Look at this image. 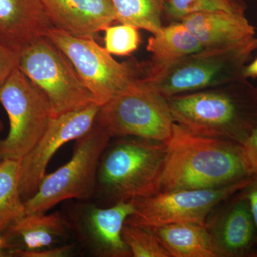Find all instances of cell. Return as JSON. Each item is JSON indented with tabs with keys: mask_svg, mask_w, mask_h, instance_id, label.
I'll use <instances>...</instances> for the list:
<instances>
[{
	"mask_svg": "<svg viewBox=\"0 0 257 257\" xmlns=\"http://www.w3.org/2000/svg\"><path fill=\"white\" fill-rule=\"evenodd\" d=\"M100 107L93 103L84 109L65 113L51 120L41 140L20 161L19 190L24 202L37 192L46 175L49 162L56 152L93 127Z\"/></svg>",
	"mask_w": 257,
	"mask_h": 257,
	"instance_id": "8fae6325",
	"label": "cell"
},
{
	"mask_svg": "<svg viewBox=\"0 0 257 257\" xmlns=\"http://www.w3.org/2000/svg\"><path fill=\"white\" fill-rule=\"evenodd\" d=\"M167 99L174 122L194 135L242 145L257 125V86L246 79Z\"/></svg>",
	"mask_w": 257,
	"mask_h": 257,
	"instance_id": "7a4b0ae2",
	"label": "cell"
},
{
	"mask_svg": "<svg viewBox=\"0 0 257 257\" xmlns=\"http://www.w3.org/2000/svg\"><path fill=\"white\" fill-rule=\"evenodd\" d=\"M251 256L257 257V249H255L254 251H253V253L251 254Z\"/></svg>",
	"mask_w": 257,
	"mask_h": 257,
	"instance_id": "1f68e13d",
	"label": "cell"
},
{
	"mask_svg": "<svg viewBox=\"0 0 257 257\" xmlns=\"http://www.w3.org/2000/svg\"><path fill=\"white\" fill-rule=\"evenodd\" d=\"M134 211L133 200L109 207L82 204L76 208L69 222L79 241L94 256L131 257L121 232L126 219Z\"/></svg>",
	"mask_w": 257,
	"mask_h": 257,
	"instance_id": "7c38bea8",
	"label": "cell"
},
{
	"mask_svg": "<svg viewBox=\"0 0 257 257\" xmlns=\"http://www.w3.org/2000/svg\"><path fill=\"white\" fill-rule=\"evenodd\" d=\"M202 49L230 46L256 36V29L246 15L224 10L192 13L180 20Z\"/></svg>",
	"mask_w": 257,
	"mask_h": 257,
	"instance_id": "2e32d148",
	"label": "cell"
},
{
	"mask_svg": "<svg viewBox=\"0 0 257 257\" xmlns=\"http://www.w3.org/2000/svg\"><path fill=\"white\" fill-rule=\"evenodd\" d=\"M206 226L221 257L251 256L256 248V225L249 202L241 190Z\"/></svg>",
	"mask_w": 257,
	"mask_h": 257,
	"instance_id": "4fadbf2b",
	"label": "cell"
},
{
	"mask_svg": "<svg viewBox=\"0 0 257 257\" xmlns=\"http://www.w3.org/2000/svg\"><path fill=\"white\" fill-rule=\"evenodd\" d=\"M243 77L246 79L257 78V57L252 62L245 66L243 70Z\"/></svg>",
	"mask_w": 257,
	"mask_h": 257,
	"instance_id": "f1b7e54d",
	"label": "cell"
},
{
	"mask_svg": "<svg viewBox=\"0 0 257 257\" xmlns=\"http://www.w3.org/2000/svg\"><path fill=\"white\" fill-rule=\"evenodd\" d=\"M52 25L80 38L95 39L116 22L111 0H42Z\"/></svg>",
	"mask_w": 257,
	"mask_h": 257,
	"instance_id": "5bb4252c",
	"label": "cell"
},
{
	"mask_svg": "<svg viewBox=\"0 0 257 257\" xmlns=\"http://www.w3.org/2000/svg\"><path fill=\"white\" fill-rule=\"evenodd\" d=\"M45 37L67 56L100 106L145 75V66L134 61L118 62L95 39L72 36L54 26L47 30Z\"/></svg>",
	"mask_w": 257,
	"mask_h": 257,
	"instance_id": "5b68a950",
	"label": "cell"
},
{
	"mask_svg": "<svg viewBox=\"0 0 257 257\" xmlns=\"http://www.w3.org/2000/svg\"><path fill=\"white\" fill-rule=\"evenodd\" d=\"M241 145L243 158L250 175H257V125Z\"/></svg>",
	"mask_w": 257,
	"mask_h": 257,
	"instance_id": "4316f807",
	"label": "cell"
},
{
	"mask_svg": "<svg viewBox=\"0 0 257 257\" xmlns=\"http://www.w3.org/2000/svg\"><path fill=\"white\" fill-rule=\"evenodd\" d=\"M111 137L95 122L85 135L75 140L68 162L45 175L37 192L25 201V214L47 212L69 199L88 200L95 195L98 167Z\"/></svg>",
	"mask_w": 257,
	"mask_h": 257,
	"instance_id": "277c9868",
	"label": "cell"
},
{
	"mask_svg": "<svg viewBox=\"0 0 257 257\" xmlns=\"http://www.w3.org/2000/svg\"><path fill=\"white\" fill-rule=\"evenodd\" d=\"M74 250L73 244H64L36 251H27L15 248L9 250L7 253L8 256L17 257H65L72 254Z\"/></svg>",
	"mask_w": 257,
	"mask_h": 257,
	"instance_id": "d4e9b609",
	"label": "cell"
},
{
	"mask_svg": "<svg viewBox=\"0 0 257 257\" xmlns=\"http://www.w3.org/2000/svg\"><path fill=\"white\" fill-rule=\"evenodd\" d=\"M5 243L4 241H3V237L2 236H0V256H6L7 252L5 251ZM6 251V250H5Z\"/></svg>",
	"mask_w": 257,
	"mask_h": 257,
	"instance_id": "f546056e",
	"label": "cell"
},
{
	"mask_svg": "<svg viewBox=\"0 0 257 257\" xmlns=\"http://www.w3.org/2000/svg\"><path fill=\"white\" fill-rule=\"evenodd\" d=\"M115 138L101 155L98 167L94 197L103 207L161 192L167 144L138 137Z\"/></svg>",
	"mask_w": 257,
	"mask_h": 257,
	"instance_id": "3957f363",
	"label": "cell"
},
{
	"mask_svg": "<svg viewBox=\"0 0 257 257\" xmlns=\"http://www.w3.org/2000/svg\"><path fill=\"white\" fill-rule=\"evenodd\" d=\"M241 192L247 197L252 213L257 234V175L252 176L249 183L241 189ZM257 249V247L255 248Z\"/></svg>",
	"mask_w": 257,
	"mask_h": 257,
	"instance_id": "83f0119b",
	"label": "cell"
},
{
	"mask_svg": "<svg viewBox=\"0 0 257 257\" xmlns=\"http://www.w3.org/2000/svg\"><path fill=\"white\" fill-rule=\"evenodd\" d=\"M71 230L69 221L58 211L34 213L13 223L2 237L7 252L15 248L36 251L55 246L68 237Z\"/></svg>",
	"mask_w": 257,
	"mask_h": 257,
	"instance_id": "e0dca14e",
	"label": "cell"
},
{
	"mask_svg": "<svg viewBox=\"0 0 257 257\" xmlns=\"http://www.w3.org/2000/svg\"><path fill=\"white\" fill-rule=\"evenodd\" d=\"M256 50V36L230 46L202 49L150 83L166 98L218 87L243 78V68Z\"/></svg>",
	"mask_w": 257,
	"mask_h": 257,
	"instance_id": "ba28073f",
	"label": "cell"
},
{
	"mask_svg": "<svg viewBox=\"0 0 257 257\" xmlns=\"http://www.w3.org/2000/svg\"><path fill=\"white\" fill-rule=\"evenodd\" d=\"M3 127H4V126H3V121L0 120V134H1L2 131H3ZM2 161H3V160H2L1 157H0V163H1Z\"/></svg>",
	"mask_w": 257,
	"mask_h": 257,
	"instance_id": "4dcf8cb0",
	"label": "cell"
},
{
	"mask_svg": "<svg viewBox=\"0 0 257 257\" xmlns=\"http://www.w3.org/2000/svg\"><path fill=\"white\" fill-rule=\"evenodd\" d=\"M20 161L0 163V236L13 223L25 215V202L19 190Z\"/></svg>",
	"mask_w": 257,
	"mask_h": 257,
	"instance_id": "ffe728a7",
	"label": "cell"
},
{
	"mask_svg": "<svg viewBox=\"0 0 257 257\" xmlns=\"http://www.w3.org/2000/svg\"><path fill=\"white\" fill-rule=\"evenodd\" d=\"M96 123L112 138L138 137L165 143L175 124L167 98L144 77L101 106Z\"/></svg>",
	"mask_w": 257,
	"mask_h": 257,
	"instance_id": "8992f818",
	"label": "cell"
},
{
	"mask_svg": "<svg viewBox=\"0 0 257 257\" xmlns=\"http://www.w3.org/2000/svg\"><path fill=\"white\" fill-rule=\"evenodd\" d=\"M116 22L143 29L152 35L162 28V17L170 0H111Z\"/></svg>",
	"mask_w": 257,
	"mask_h": 257,
	"instance_id": "44dd1931",
	"label": "cell"
},
{
	"mask_svg": "<svg viewBox=\"0 0 257 257\" xmlns=\"http://www.w3.org/2000/svg\"><path fill=\"white\" fill-rule=\"evenodd\" d=\"M201 50L199 42L182 22L162 27L147 41L150 60L145 65L144 79L155 82L181 60Z\"/></svg>",
	"mask_w": 257,
	"mask_h": 257,
	"instance_id": "ac0fdd59",
	"label": "cell"
},
{
	"mask_svg": "<svg viewBox=\"0 0 257 257\" xmlns=\"http://www.w3.org/2000/svg\"><path fill=\"white\" fill-rule=\"evenodd\" d=\"M121 236L133 257H170L152 228L125 222Z\"/></svg>",
	"mask_w": 257,
	"mask_h": 257,
	"instance_id": "7402d4cb",
	"label": "cell"
},
{
	"mask_svg": "<svg viewBox=\"0 0 257 257\" xmlns=\"http://www.w3.org/2000/svg\"><path fill=\"white\" fill-rule=\"evenodd\" d=\"M247 5L243 0H170L165 14L176 21L192 13L205 10H224L246 15Z\"/></svg>",
	"mask_w": 257,
	"mask_h": 257,
	"instance_id": "603a6c76",
	"label": "cell"
},
{
	"mask_svg": "<svg viewBox=\"0 0 257 257\" xmlns=\"http://www.w3.org/2000/svg\"><path fill=\"white\" fill-rule=\"evenodd\" d=\"M53 26L42 0H0V44L22 53Z\"/></svg>",
	"mask_w": 257,
	"mask_h": 257,
	"instance_id": "9a60e30c",
	"label": "cell"
},
{
	"mask_svg": "<svg viewBox=\"0 0 257 257\" xmlns=\"http://www.w3.org/2000/svg\"><path fill=\"white\" fill-rule=\"evenodd\" d=\"M251 179L220 188L164 191L133 199L135 211L126 222L150 228L182 223L206 225L216 206L237 194Z\"/></svg>",
	"mask_w": 257,
	"mask_h": 257,
	"instance_id": "30bf717a",
	"label": "cell"
},
{
	"mask_svg": "<svg viewBox=\"0 0 257 257\" xmlns=\"http://www.w3.org/2000/svg\"><path fill=\"white\" fill-rule=\"evenodd\" d=\"M166 144L161 192L220 188L251 177L239 143L194 135L175 123Z\"/></svg>",
	"mask_w": 257,
	"mask_h": 257,
	"instance_id": "6da1fadb",
	"label": "cell"
},
{
	"mask_svg": "<svg viewBox=\"0 0 257 257\" xmlns=\"http://www.w3.org/2000/svg\"><path fill=\"white\" fill-rule=\"evenodd\" d=\"M152 229L170 257H221L206 225L182 223Z\"/></svg>",
	"mask_w": 257,
	"mask_h": 257,
	"instance_id": "d6986e66",
	"label": "cell"
},
{
	"mask_svg": "<svg viewBox=\"0 0 257 257\" xmlns=\"http://www.w3.org/2000/svg\"><path fill=\"white\" fill-rule=\"evenodd\" d=\"M18 68L47 98L54 117L95 103L73 64L47 37L22 52Z\"/></svg>",
	"mask_w": 257,
	"mask_h": 257,
	"instance_id": "52a82bcc",
	"label": "cell"
},
{
	"mask_svg": "<svg viewBox=\"0 0 257 257\" xmlns=\"http://www.w3.org/2000/svg\"><path fill=\"white\" fill-rule=\"evenodd\" d=\"M9 132L0 140L2 160L21 161L39 143L53 119L45 96L16 67L0 88Z\"/></svg>",
	"mask_w": 257,
	"mask_h": 257,
	"instance_id": "9c48e42d",
	"label": "cell"
},
{
	"mask_svg": "<svg viewBox=\"0 0 257 257\" xmlns=\"http://www.w3.org/2000/svg\"><path fill=\"white\" fill-rule=\"evenodd\" d=\"M21 53L15 52L0 44V88L10 74L18 67Z\"/></svg>",
	"mask_w": 257,
	"mask_h": 257,
	"instance_id": "484cf974",
	"label": "cell"
},
{
	"mask_svg": "<svg viewBox=\"0 0 257 257\" xmlns=\"http://www.w3.org/2000/svg\"><path fill=\"white\" fill-rule=\"evenodd\" d=\"M139 29L127 24L110 25L104 30V48L111 55L128 56L140 45Z\"/></svg>",
	"mask_w": 257,
	"mask_h": 257,
	"instance_id": "cb8c5ba5",
	"label": "cell"
}]
</instances>
